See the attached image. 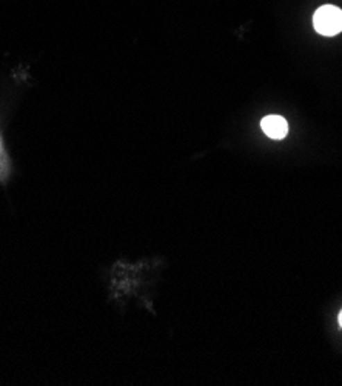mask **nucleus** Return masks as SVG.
Wrapping results in <instances>:
<instances>
[{
  "label": "nucleus",
  "instance_id": "f257e3e1",
  "mask_svg": "<svg viewBox=\"0 0 342 386\" xmlns=\"http://www.w3.org/2000/svg\"><path fill=\"white\" fill-rule=\"evenodd\" d=\"M313 26L323 36H336L342 31V11L333 5L320 6L313 16Z\"/></svg>",
  "mask_w": 342,
  "mask_h": 386
},
{
  "label": "nucleus",
  "instance_id": "7ed1b4c3",
  "mask_svg": "<svg viewBox=\"0 0 342 386\" xmlns=\"http://www.w3.org/2000/svg\"><path fill=\"white\" fill-rule=\"evenodd\" d=\"M339 325H341V328H342V311L339 313Z\"/></svg>",
  "mask_w": 342,
  "mask_h": 386
},
{
  "label": "nucleus",
  "instance_id": "f03ea898",
  "mask_svg": "<svg viewBox=\"0 0 342 386\" xmlns=\"http://www.w3.org/2000/svg\"><path fill=\"white\" fill-rule=\"evenodd\" d=\"M261 128L265 132V136L275 140H282L289 132V123L282 116H267L262 119Z\"/></svg>",
  "mask_w": 342,
  "mask_h": 386
}]
</instances>
